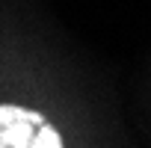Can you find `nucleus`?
<instances>
[{"label":"nucleus","mask_w":151,"mask_h":148,"mask_svg":"<svg viewBox=\"0 0 151 148\" xmlns=\"http://www.w3.org/2000/svg\"><path fill=\"white\" fill-rule=\"evenodd\" d=\"M0 148H65L59 130L21 104H0Z\"/></svg>","instance_id":"nucleus-1"}]
</instances>
